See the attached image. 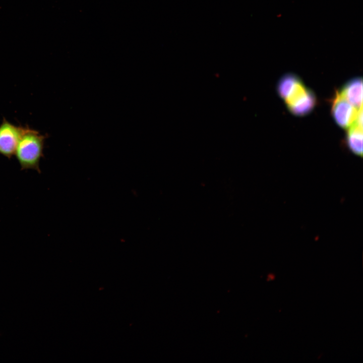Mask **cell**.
Segmentation results:
<instances>
[{"label":"cell","mask_w":363,"mask_h":363,"mask_svg":"<svg viewBox=\"0 0 363 363\" xmlns=\"http://www.w3.org/2000/svg\"><path fill=\"white\" fill-rule=\"evenodd\" d=\"M300 81L299 77L294 74L287 73L284 75L279 79L277 85L278 95L285 100Z\"/></svg>","instance_id":"obj_7"},{"label":"cell","mask_w":363,"mask_h":363,"mask_svg":"<svg viewBox=\"0 0 363 363\" xmlns=\"http://www.w3.org/2000/svg\"><path fill=\"white\" fill-rule=\"evenodd\" d=\"M341 94L357 109L362 108V79L354 78L346 82L343 86Z\"/></svg>","instance_id":"obj_4"},{"label":"cell","mask_w":363,"mask_h":363,"mask_svg":"<svg viewBox=\"0 0 363 363\" xmlns=\"http://www.w3.org/2000/svg\"><path fill=\"white\" fill-rule=\"evenodd\" d=\"M359 109L348 102L340 92H336L332 102L331 113L339 126L349 128L355 122Z\"/></svg>","instance_id":"obj_3"},{"label":"cell","mask_w":363,"mask_h":363,"mask_svg":"<svg viewBox=\"0 0 363 363\" xmlns=\"http://www.w3.org/2000/svg\"><path fill=\"white\" fill-rule=\"evenodd\" d=\"M346 144L352 153L362 157V126L354 122L349 128L346 136Z\"/></svg>","instance_id":"obj_5"},{"label":"cell","mask_w":363,"mask_h":363,"mask_svg":"<svg viewBox=\"0 0 363 363\" xmlns=\"http://www.w3.org/2000/svg\"><path fill=\"white\" fill-rule=\"evenodd\" d=\"M46 137L28 126L24 127L14 154L22 170L33 169L39 173L41 172L39 162L44 156Z\"/></svg>","instance_id":"obj_1"},{"label":"cell","mask_w":363,"mask_h":363,"mask_svg":"<svg viewBox=\"0 0 363 363\" xmlns=\"http://www.w3.org/2000/svg\"><path fill=\"white\" fill-rule=\"evenodd\" d=\"M24 127L17 126L5 117L0 125V154L11 158L15 152Z\"/></svg>","instance_id":"obj_2"},{"label":"cell","mask_w":363,"mask_h":363,"mask_svg":"<svg viewBox=\"0 0 363 363\" xmlns=\"http://www.w3.org/2000/svg\"><path fill=\"white\" fill-rule=\"evenodd\" d=\"M317 100L314 93L309 89L307 94L297 102L288 107L295 115H304L310 113L314 108Z\"/></svg>","instance_id":"obj_6"}]
</instances>
